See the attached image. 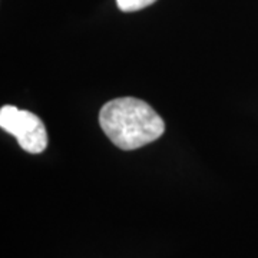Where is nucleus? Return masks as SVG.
Instances as JSON below:
<instances>
[{"instance_id": "f257e3e1", "label": "nucleus", "mask_w": 258, "mask_h": 258, "mask_svg": "<svg viewBox=\"0 0 258 258\" xmlns=\"http://www.w3.org/2000/svg\"><path fill=\"white\" fill-rule=\"evenodd\" d=\"M99 123L105 135L123 151H134L157 141L165 123L147 102L137 98H118L102 106Z\"/></svg>"}, {"instance_id": "f03ea898", "label": "nucleus", "mask_w": 258, "mask_h": 258, "mask_svg": "<svg viewBox=\"0 0 258 258\" xmlns=\"http://www.w3.org/2000/svg\"><path fill=\"white\" fill-rule=\"evenodd\" d=\"M0 126L13 135L20 148L29 154H40L47 147V132L42 119L29 111L16 106H2Z\"/></svg>"}, {"instance_id": "7ed1b4c3", "label": "nucleus", "mask_w": 258, "mask_h": 258, "mask_svg": "<svg viewBox=\"0 0 258 258\" xmlns=\"http://www.w3.org/2000/svg\"><path fill=\"white\" fill-rule=\"evenodd\" d=\"M157 0H116V5L122 12H138L155 3Z\"/></svg>"}]
</instances>
